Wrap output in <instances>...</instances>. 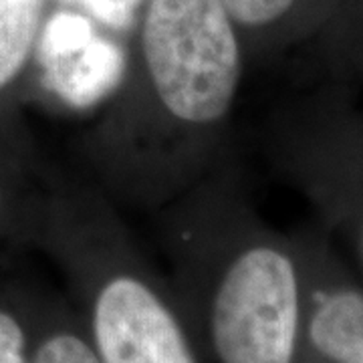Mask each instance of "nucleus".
Masks as SVG:
<instances>
[{
    "instance_id": "1",
    "label": "nucleus",
    "mask_w": 363,
    "mask_h": 363,
    "mask_svg": "<svg viewBox=\"0 0 363 363\" xmlns=\"http://www.w3.org/2000/svg\"><path fill=\"white\" fill-rule=\"evenodd\" d=\"M247 69L222 0H143L121 81L79 135L87 180L117 206L176 200L234 150Z\"/></svg>"
},
{
    "instance_id": "2",
    "label": "nucleus",
    "mask_w": 363,
    "mask_h": 363,
    "mask_svg": "<svg viewBox=\"0 0 363 363\" xmlns=\"http://www.w3.org/2000/svg\"><path fill=\"white\" fill-rule=\"evenodd\" d=\"M156 214L164 272L204 363H298L303 260L255 210L234 150Z\"/></svg>"
},
{
    "instance_id": "3",
    "label": "nucleus",
    "mask_w": 363,
    "mask_h": 363,
    "mask_svg": "<svg viewBox=\"0 0 363 363\" xmlns=\"http://www.w3.org/2000/svg\"><path fill=\"white\" fill-rule=\"evenodd\" d=\"M99 363H204L166 272L87 178L47 182L37 236Z\"/></svg>"
},
{
    "instance_id": "4",
    "label": "nucleus",
    "mask_w": 363,
    "mask_h": 363,
    "mask_svg": "<svg viewBox=\"0 0 363 363\" xmlns=\"http://www.w3.org/2000/svg\"><path fill=\"white\" fill-rule=\"evenodd\" d=\"M325 363H363V293L347 285L303 289L301 343Z\"/></svg>"
},
{
    "instance_id": "5",
    "label": "nucleus",
    "mask_w": 363,
    "mask_h": 363,
    "mask_svg": "<svg viewBox=\"0 0 363 363\" xmlns=\"http://www.w3.org/2000/svg\"><path fill=\"white\" fill-rule=\"evenodd\" d=\"M343 0H222L240 35L248 69L285 43L313 33Z\"/></svg>"
},
{
    "instance_id": "6",
    "label": "nucleus",
    "mask_w": 363,
    "mask_h": 363,
    "mask_svg": "<svg viewBox=\"0 0 363 363\" xmlns=\"http://www.w3.org/2000/svg\"><path fill=\"white\" fill-rule=\"evenodd\" d=\"M51 0H0V105L21 89L37 59Z\"/></svg>"
},
{
    "instance_id": "7",
    "label": "nucleus",
    "mask_w": 363,
    "mask_h": 363,
    "mask_svg": "<svg viewBox=\"0 0 363 363\" xmlns=\"http://www.w3.org/2000/svg\"><path fill=\"white\" fill-rule=\"evenodd\" d=\"M28 363H99L65 293H49Z\"/></svg>"
},
{
    "instance_id": "8",
    "label": "nucleus",
    "mask_w": 363,
    "mask_h": 363,
    "mask_svg": "<svg viewBox=\"0 0 363 363\" xmlns=\"http://www.w3.org/2000/svg\"><path fill=\"white\" fill-rule=\"evenodd\" d=\"M49 291L0 286V363H28Z\"/></svg>"
},
{
    "instance_id": "9",
    "label": "nucleus",
    "mask_w": 363,
    "mask_h": 363,
    "mask_svg": "<svg viewBox=\"0 0 363 363\" xmlns=\"http://www.w3.org/2000/svg\"><path fill=\"white\" fill-rule=\"evenodd\" d=\"M9 210H11V198L6 192L4 180L0 178V233L4 230L6 222H9Z\"/></svg>"
},
{
    "instance_id": "10",
    "label": "nucleus",
    "mask_w": 363,
    "mask_h": 363,
    "mask_svg": "<svg viewBox=\"0 0 363 363\" xmlns=\"http://www.w3.org/2000/svg\"><path fill=\"white\" fill-rule=\"evenodd\" d=\"M347 212L357 214V220H355V236H357V250H359V257H362L363 264V208H357V210H345V212H341V214H347Z\"/></svg>"
}]
</instances>
